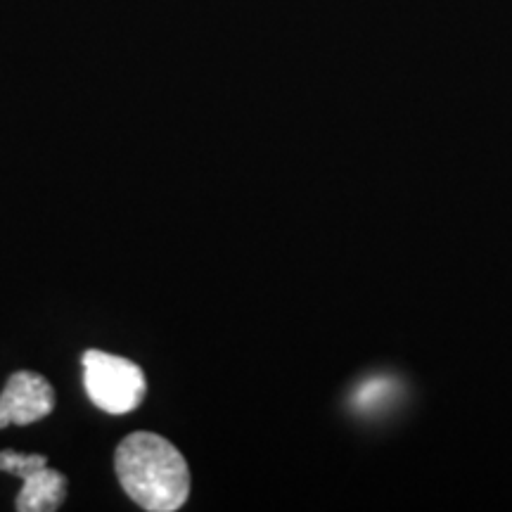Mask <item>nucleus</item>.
I'll use <instances>...</instances> for the list:
<instances>
[{
	"label": "nucleus",
	"instance_id": "obj_3",
	"mask_svg": "<svg viewBox=\"0 0 512 512\" xmlns=\"http://www.w3.org/2000/svg\"><path fill=\"white\" fill-rule=\"evenodd\" d=\"M55 389L43 375L19 370L0 394V430L8 425H31L53 413Z\"/></svg>",
	"mask_w": 512,
	"mask_h": 512
},
{
	"label": "nucleus",
	"instance_id": "obj_1",
	"mask_svg": "<svg viewBox=\"0 0 512 512\" xmlns=\"http://www.w3.org/2000/svg\"><path fill=\"white\" fill-rule=\"evenodd\" d=\"M121 489L150 512H174L190 496V470L183 453L169 439L152 432H133L114 453Z\"/></svg>",
	"mask_w": 512,
	"mask_h": 512
},
{
	"label": "nucleus",
	"instance_id": "obj_4",
	"mask_svg": "<svg viewBox=\"0 0 512 512\" xmlns=\"http://www.w3.org/2000/svg\"><path fill=\"white\" fill-rule=\"evenodd\" d=\"M64 496H67V479L62 472L46 465L24 479L15 508L19 512H53L60 510Z\"/></svg>",
	"mask_w": 512,
	"mask_h": 512
},
{
	"label": "nucleus",
	"instance_id": "obj_5",
	"mask_svg": "<svg viewBox=\"0 0 512 512\" xmlns=\"http://www.w3.org/2000/svg\"><path fill=\"white\" fill-rule=\"evenodd\" d=\"M46 465H48L46 456H24V453H17V451L0 453V470L10 472V475H17L22 479L34 475L36 470H41V467Z\"/></svg>",
	"mask_w": 512,
	"mask_h": 512
},
{
	"label": "nucleus",
	"instance_id": "obj_2",
	"mask_svg": "<svg viewBox=\"0 0 512 512\" xmlns=\"http://www.w3.org/2000/svg\"><path fill=\"white\" fill-rule=\"evenodd\" d=\"M86 394L100 411L124 415L136 411L147 394L143 368L128 358L88 349L81 358Z\"/></svg>",
	"mask_w": 512,
	"mask_h": 512
}]
</instances>
